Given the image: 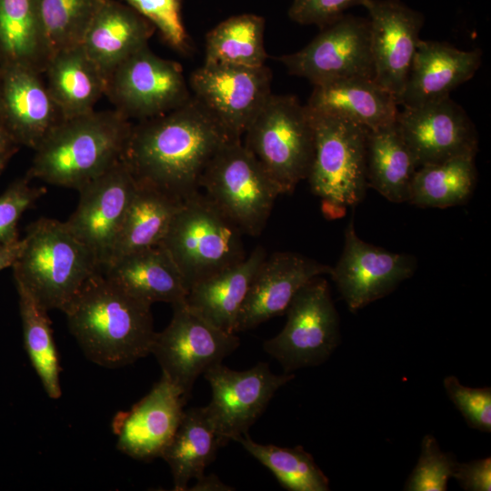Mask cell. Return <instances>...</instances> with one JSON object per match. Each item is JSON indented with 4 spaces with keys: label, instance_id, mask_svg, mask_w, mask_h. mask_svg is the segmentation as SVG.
<instances>
[{
    "label": "cell",
    "instance_id": "484cf974",
    "mask_svg": "<svg viewBox=\"0 0 491 491\" xmlns=\"http://www.w3.org/2000/svg\"><path fill=\"white\" fill-rule=\"evenodd\" d=\"M266 256L264 247L258 246L238 264L195 284L188 290L186 306L217 328L235 334L242 305Z\"/></svg>",
    "mask_w": 491,
    "mask_h": 491
},
{
    "label": "cell",
    "instance_id": "7bdbcfd3",
    "mask_svg": "<svg viewBox=\"0 0 491 491\" xmlns=\"http://www.w3.org/2000/svg\"><path fill=\"white\" fill-rule=\"evenodd\" d=\"M23 246V239L0 244V271L12 267Z\"/></svg>",
    "mask_w": 491,
    "mask_h": 491
},
{
    "label": "cell",
    "instance_id": "83f0119b",
    "mask_svg": "<svg viewBox=\"0 0 491 491\" xmlns=\"http://www.w3.org/2000/svg\"><path fill=\"white\" fill-rule=\"evenodd\" d=\"M50 56L38 0H0V66L44 74Z\"/></svg>",
    "mask_w": 491,
    "mask_h": 491
},
{
    "label": "cell",
    "instance_id": "836d02e7",
    "mask_svg": "<svg viewBox=\"0 0 491 491\" xmlns=\"http://www.w3.org/2000/svg\"><path fill=\"white\" fill-rule=\"evenodd\" d=\"M15 286L25 351L47 396L58 399L62 395L59 365L48 311L21 285Z\"/></svg>",
    "mask_w": 491,
    "mask_h": 491
},
{
    "label": "cell",
    "instance_id": "60d3db41",
    "mask_svg": "<svg viewBox=\"0 0 491 491\" xmlns=\"http://www.w3.org/2000/svg\"><path fill=\"white\" fill-rule=\"evenodd\" d=\"M369 0H292L288 17L302 25L322 28L354 6H365Z\"/></svg>",
    "mask_w": 491,
    "mask_h": 491
},
{
    "label": "cell",
    "instance_id": "52a82bcc",
    "mask_svg": "<svg viewBox=\"0 0 491 491\" xmlns=\"http://www.w3.org/2000/svg\"><path fill=\"white\" fill-rule=\"evenodd\" d=\"M245 147L283 194L307 178L315 134L310 111L292 95L272 94L244 134Z\"/></svg>",
    "mask_w": 491,
    "mask_h": 491
},
{
    "label": "cell",
    "instance_id": "d6986e66",
    "mask_svg": "<svg viewBox=\"0 0 491 491\" xmlns=\"http://www.w3.org/2000/svg\"><path fill=\"white\" fill-rule=\"evenodd\" d=\"M186 399L164 375L129 410L113 420L117 449L143 461L161 457L184 416Z\"/></svg>",
    "mask_w": 491,
    "mask_h": 491
},
{
    "label": "cell",
    "instance_id": "3957f363",
    "mask_svg": "<svg viewBox=\"0 0 491 491\" xmlns=\"http://www.w3.org/2000/svg\"><path fill=\"white\" fill-rule=\"evenodd\" d=\"M132 125L115 109L63 118L34 150L26 176L78 191L122 160Z\"/></svg>",
    "mask_w": 491,
    "mask_h": 491
},
{
    "label": "cell",
    "instance_id": "f6af8a7d",
    "mask_svg": "<svg viewBox=\"0 0 491 491\" xmlns=\"http://www.w3.org/2000/svg\"><path fill=\"white\" fill-rule=\"evenodd\" d=\"M19 145L15 144L9 133L0 122V155L18 151Z\"/></svg>",
    "mask_w": 491,
    "mask_h": 491
},
{
    "label": "cell",
    "instance_id": "5b68a950",
    "mask_svg": "<svg viewBox=\"0 0 491 491\" xmlns=\"http://www.w3.org/2000/svg\"><path fill=\"white\" fill-rule=\"evenodd\" d=\"M309 111L315 150L306 180L321 200L324 215L337 219L366 193L368 129L344 117Z\"/></svg>",
    "mask_w": 491,
    "mask_h": 491
},
{
    "label": "cell",
    "instance_id": "e0dca14e",
    "mask_svg": "<svg viewBox=\"0 0 491 491\" xmlns=\"http://www.w3.org/2000/svg\"><path fill=\"white\" fill-rule=\"evenodd\" d=\"M398 130L418 167L465 155H476V128L465 109L450 97L416 107H403Z\"/></svg>",
    "mask_w": 491,
    "mask_h": 491
},
{
    "label": "cell",
    "instance_id": "ee69618b",
    "mask_svg": "<svg viewBox=\"0 0 491 491\" xmlns=\"http://www.w3.org/2000/svg\"><path fill=\"white\" fill-rule=\"evenodd\" d=\"M234 488L222 482L219 477L214 474L205 476V474L196 478V483L192 488L193 491H230Z\"/></svg>",
    "mask_w": 491,
    "mask_h": 491
},
{
    "label": "cell",
    "instance_id": "74e56055",
    "mask_svg": "<svg viewBox=\"0 0 491 491\" xmlns=\"http://www.w3.org/2000/svg\"><path fill=\"white\" fill-rule=\"evenodd\" d=\"M126 5L157 28L164 40L178 51L189 47L182 15L181 0H125Z\"/></svg>",
    "mask_w": 491,
    "mask_h": 491
},
{
    "label": "cell",
    "instance_id": "8992f818",
    "mask_svg": "<svg viewBox=\"0 0 491 491\" xmlns=\"http://www.w3.org/2000/svg\"><path fill=\"white\" fill-rule=\"evenodd\" d=\"M242 235L199 191L183 200L160 245L176 265L188 291L246 258Z\"/></svg>",
    "mask_w": 491,
    "mask_h": 491
},
{
    "label": "cell",
    "instance_id": "ba28073f",
    "mask_svg": "<svg viewBox=\"0 0 491 491\" xmlns=\"http://www.w3.org/2000/svg\"><path fill=\"white\" fill-rule=\"evenodd\" d=\"M200 188L243 234L252 236L262 233L282 195L242 139L230 140L220 148L206 166Z\"/></svg>",
    "mask_w": 491,
    "mask_h": 491
},
{
    "label": "cell",
    "instance_id": "7c38bea8",
    "mask_svg": "<svg viewBox=\"0 0 491 491\" xmlns=\"http://www.w3.org/2000/svg\"><path fill=\"white\" fill-rule=\"evenodd\" d=\"M276 59L291 75L313 85L349 78H374L367 17L345 14L320 28L302 49Z\"/></svg>",
    "mask_w": 491,
    "mask_h": 491
},
{
    "label": "cell",
    "instance_id": "cb8c5ba5",
    "mask_svg": "<svg viewBox=\"0 0 491 491\" xmlns=\"http://www.w3.org/2000/svg\"><path fill=\"white\" fill-rule=\"evenodd\" d=\"M101 271L125 293L150 306L185 302L188 292L176 265L161 245L121 256Z\"/></svg>",
    "mask_w": 491,
    "mask_h": 491
},
{
    "label": "cell",
    "instance_id": "2e32d148",
    "mask_svg": "<svg viewBox=\"0 0 491 491\" xmlns=\"http://www.w3.org/2000/svg\"><path fill=\"white\" fill-rule=\"evenodd\" d=\"M416 269L413 256L389 252L362 240L351 220L341 256L329 275L348 307L356 311L391 293Z\"/></svg>",
    "mask_w": 491,
    "mask_h": 491
},
{
    "label": "cell",
    "instance_id": "1f68e13d",
    "mask_svg": "<svg viewBox=\"0 0 491 491\" xmlns=\"http://www.w3.org/2000/svg\"><path fill=\"white\" fill-rule=\"evenodd\" d=\"M474 155L420 166L414 175L408 202L419 207L446 208L465 204L476 184Z\"/></svg>",
    "mask_w": 491,
    "mask_h": 491
},
{
    "label": "cell",
    "instance_id": "4dcf8cb0",
    "mask_svg": "<svg viewBox=\"0 0 491 491\" xmlns=\"http://www.w3.org/2000/svg\"><path fill=\"white\" fill-rule=\"evenodd\" d=\"M182 202L137 183L108 263L121 256L160 245Z\"/></svg>",
    "mask_w": 491,
    "mask_h": 491
},
{
    "label": "cell",
    "instance_id": "44dd1931",
    "mask_svg": "<svg viewBox=\"0 0 491 491\" xmlns=\"http://www.w3.org/2000/svg\"><path fill=\"white\" fill-rule=\"evenodd\" d=\"M42 75L24 66H0V122L16 145L33 150L64 118Z\"/></svg>",
    "mask_w": 491,
    "mask_h": 491
},
{
    "label": "cell",
    "instance_id": "8fae6325",
    "mask_svg": "<svg viewBox=\"0 0 491 491\" xmlns=\"http://www.w3.org/2000/svg\"><path fill=\"white\" fill-rule=\"evenodd\" d=\"M105 95L116 111L137 121L170 112L192 97L181 65L156 55L148 45L107 76Z\"/></svg>",
    "mask_w": 491,
    "mask_h": 491
},
{
    "label": "cell",
    "instance_id": "4fadbf2b",
    "mask_svg": "<svg viewBox=\"0 0 491 491\" xmlns=\"http://www.w3.org/2000/svg\"><path fill=\"white\" fill-rule=\"evenodd\" d=\"M272 72L266 65H205L194 70L192 95L235 139L246 129L273 94Z\"/></svg>",
    "mask_w": 491,
    "mask_h": 491
},
{
    "label": "cell",
    "instance_id": "f546056e",
    "mask_svg": "<svg viewBox=\"0 0 491 491\" xmlns=\"http://www.w3.org/2000/svg\"><path fill=\"white\" fill-rule=\"evenodd\" d=\"M223 446L205 407L185 410L174 436L161 456L170 467L174 490H187L189 481L204 475Z\"/></svg>",
    "mask_w": 491,
    "mask_h": 491
},
{
    "label": "cell",
    "instance_id": "4316f807",
    "mask_svg": "<svg viewBox=\"0 0 491 491\" xmlns=\"http://www.w3.org/2000/svg\"><path fill=\"white\" fill-rule=\"evenodd\" d=\"M45 85L64 118L93 111L105 91V79L81 45L51 55Z\"/></svg>",
    "mask_w": 491,
    "mask_h": 491
},
{
    "label": "cell",
    "instance_id": "8d00e7d4",
    "mask_svg": "<svg viewBox=\"0 0 491 491\" xmlns=\"http://www.w3.org/2000/svg\"><path fill=\"white\" fill-rule=\"evenodd\" d=\"M457 462L445 453L432 435L424 436L418 461L409 476L405 490L446 491Z\"/></svg>",
    "mask_w": 491,
    "mask_h": 491
},
{
    "label": "cell",
    "instance_id": "ab89813d",
    "mask_svg": "<svg viewBox=\"0 0 491 491\" xmlns=\"http://www.w3.org/2000/svg\"><path fill=\"white\" fill-rule=\"evenodd\" d=\"M26 175L14 181L0 195V244L19 238L18 222L45 190L31 185Z\"/></svg>",
    "mask_w": 491,
    "mask_h": 491
},
{
    "label": "cell",
    "instance_id": "ac0fdd59",
    "mask_svg": "<svg viewBox=\"0 0 491 491\" xmlns=\"http://www.w3.org/2000/svg\"><path fill=\"white\" fill-rule=\"evenodd\" d=\"M364 7L368 13L375 80L398 103L425 17L401 0H369Z\"/></svg>",
    "mask_w": 491,
    "mask_h": 491
},
{
    "label": "cell",
    "instance_id": "d590c367",
    "mask_svg": "<svg viewBox=\"0 0 491 491\" xmlns=\"http://www.w3.org/2000/svg\"><path fill=\"white\" fill-rule=\"evenodd\" d=\"M97 1L38 0L41 23L51 55L81 45Z\"/></svg>",
    "mask_w": 491,
    "mask_h": 491
},
{
    "label": "cell",
    "instance_id": "7a4b0ae2",
    "mask_svg": "<svg viewBox=\"0 0 491 491\" xmlns=\"http://www.w3.org/2000/svg\"><path fill=\"white\" fill-rule=\"evenodd\" d=\"M63 312L85 356L98 366L118 368L150 354L156 333L151 306L125 293L101 270Z\"/></svg>",
    "mask_w": 491,
    "mask_h": 491
},
{
    "label": "cell",
    "instance_id": "603a6c76",
    "mask_svg": "<svg viewBox=\"0 0 491 491\" xmlns=\"http://www.w3.org/2000/svg\"><path fill=\"white\" fill-rule=\"evenodd\" d=\"M155 29L128 5L98 0L81 45L106 80L121 63L148 45Z\"/></svg>",
    "mask_w": 491,
    "mask_h": 491
},
{
    "label": "cell",
    "instance_id": "b9f144b4",
    "mask_svg": "<svg viewBox=\"0 0 491 491\" xmlns=\"http://www.w3.org/2000/svg\"><path fill=\"white\" fill-rule=\"evenodd\" d=\"M453 477L465 490L490 491L491 458L488 456L472 460L468 463L457 462Z\"/></svg>",
    "mask_w": 491,
    "mask_h": 491
},
{
    "label": "cell",
    "instance_id": "9c48e42d",
    "mask_svg": "<svg viewBox=\"0 0 491 491\" xmlns=\"http://www.w3.org/2000/svg\"><path fill=\"white\" fill-rule=\"evenodd\" d=\"M172 307L171 321L155 333L150 354L160 365L162 375L188 400L198 376L221 364L239 346L240 340L192 311L185 301Z\"/></svg>",
    "mask_w": 491,
    "mask_h": 491
},
{
    "label": "cell",
    "instance_id": "277c9868",
    "mask_svg": "<svg viewBox=\"0 0 491 491\" xmlns=\"http://www.w3.org/2000/svg\"><path fill=\"white\" fill-rule=\"evenodd\" d=\"M12 266L15 283L45 310L64 311L80 288L101 270L97 258L65 222L42 217L31 223Z\"/></svg>",
    "mask_w": 491,
    "mask_h": 491
},
{
    "label": "cell",
    "instance_id": "6da1fadb",
    "mask_svg": "<svg viewBox=\"0 0 491 491\" xmlns=\"http://www.w3.org/2000/svg\"><path fill=\"white\" fill-rule=\"evenodd\" d=\"M233 139L192 95L170 112L133 125L122 160L137 183L185 200L199 192L206 166Z\"/></svg>",
    "mask_w": 491,
    "mask_h": 491
},
{
    "label": "cell",
    "instance_id": "ffe728a7",
    "mask_svg": "<svg viewBox=\"0 0 491 491\" xmlns=\"http://www.w3.org/2000/svg\"><path fill=\"white\" fill-rule=\"evenodd\" d=\"M330 271L331 266L297 253L276 252L266 256L250 284L235 333L283 315L306 284Z\"/></svg>",
    "mask_w": 491,
    "mask_h": 491
},
{
    "label": "cell",
    "instance_id": "5bb4252c",
    "mask_svg": "<svg viewBox=\"0 0 491 491\" xmlns=\"http://www.w3.org/2000/svg\"><path fill=\"white\" fill-rule=\"evenodd\" d=\"M204 376L212 390L205 413L225 445L248 434L276 392L295 375H275L266 363L243 371L230 369L221 363L207 369Z\"/></svg>",
    "mask_w": 491,
    "mask_h": 491
},
{
    "label": "cell",
    "instance_id": "7402d4cb",
    "mask_svg": "<svg viewBox=\"0 0 491 491\" xmlns=\"http://www.w3.org/2000/svg\"><path fill=\"white\" fill-rule=\"evenodd\" d=\"M481 63L479 48L461 50L446 42L420 39L398 105L416 107L450 97L474 77Z\"/></svg>",
    "mask_w": 491,
    "mask_h": 491
},
{
    "label": "cell",
    "instance_id": "9a60e30c",
    "mask_svg": "<svg viewBox=\"0 0 491 491\" xmlns=\"http://www.w3.org/2000/svg\"><path fill=\"white\" fill-rule=\"evenodd\" d=\"M137 182L123 160L78 190L79 202L65 221L95 256L101 268L112 255Z\"/></svg>",
    "mask_w": 491,
    "mask_h": 491
},
{
    "label": "cell",
    "instance_id": "f35d334b",
    "mask_svg": "<svg viewBox=\"0 0 491 491\" xmlns=\"http://www.w3.org/2000/svg\"><path fill=\"white\" fill-rule=\"evenodd\" d=\"M444 387L470 427L486 433L491 431L490 387L465 386L454 376L445 377Z\"/></svg>",
    "mask_w": 491,
    "mask_h": 491
},
{
    "label": "cell",
    "instance_id": "f1b7e54d",
    "mask_svg": "<svg viewBox=\"0 0 491 491\" xmlns=\"http://www.w3.org/2000/svg\"><path fill=\"white\" fill-rule=\"evenodd\" d=\"M418 168L396 121L368 130L366 175L368 187L393 203L408 202L411 184Z\"/></svg>",
    "mask_w": 491,
    "mask_h": 491
},
{
    "label": "cell",
    "instance_id": "30bf717a",
    "mask_svg": "<svg viewBox=\"0 0 491 491\" xmlns=\"http://www.w3.org/2000/svg\"><path fill=\"white\" fill-rule=\"evenodd\" d=\"M284 328L264 343L286 373L324 363L339 343L338 316L326 280L317 276L294 296Z\"/></svg>",
    "mask_w": 491,
    "mask_h": 491
},
{
    "label": "cell",
    "instance_id": "bcb514c9",
    "mask_svg": "<svg viewBox=\"0 0 491 491\" xmlns=\"http://www.w3.org/2000/svg\"><path fill=\"white\" fill-rule=\"evenodd\" d=\"M14 155H15L14 153H10V154L0 155V175Z\"/></svg>",
    "mask_w": 491,
    "mask_h": 491
},
{
    "label": "cell",
    "instance_id": "e575fe53",
    "mask_svg": "<svg viewBox=\"0 0 491 491\" xmlns=\"http://www.w3.org/2000/svg\"><path fill=\"white\" fill-rule=\"evenodd\" d=\"M235 441L269 469L284 488L289 491L329 490L327 476L301 446L291 448L260 444L251 439L248 434Z\"/></svg>",
    "mask_w": 491,
    "mask_h": 491
},
{
    "label": "cell",
    "instance_id": "d4e9b609",
    "mask_svg": "<svg viewBox=\"0 0 491 491\" xmlns=\"http://www.w3.org/2000/svg\"><path fill=\"white\" fill-rule=\"evenodd\" d=\"M313 86L306 105L314 112L344 117L368 130L396 121V99L374 78L342 79Z\"/></svg>",
    "mask_w": 491,
    "mask_h": 491
},
{
    "label": "cell",
    "instance_id": "d6a6232c",
    "mask_svg": "<svg viewBox=\"0 0 491 491\" xmlns=\"http://www.w3.org/2000/svg\"><path fill=\"white\" fill-rule=\"evenodd\" d=\"M266 20L256 14L232 15L205 35V65L261 66L268 57L264 45Z\"/></svg>",
    "mask_w": 491,
    "mask_h": 491
}]
</instances>
